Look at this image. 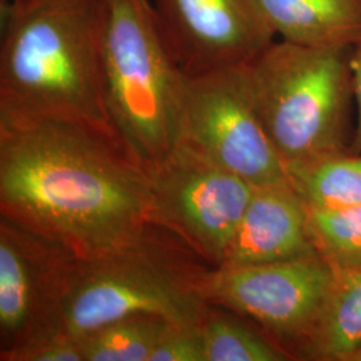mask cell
I'll list each match as a JSON object with an SVG mask.
<instances>
[{
    "label": "cell",
    "mask_w": 361,
    "mask_h": 361,
    "mask_svg": "<svg viewBox=\"0 0 361 361\" xmlns=\"http://www.w3.org/2000/svg\"><path fill=\"white\" fill-rule=\"evenodd\" d=\"M149 207L147 171L114 131L0 119V216L91 258L142 232Z\"/></svg>",
    "instance_id": "6da1fadb"
},
{
    "label": "cell",
    "mask_w": 361,
    "mask_h": 361,
    "mask_svg": "<svg viewBox=\"0 0 361 361\" xmlns=\"http://www.w3.org/2000/svg\"><path fill=\"white\" fill-rule=\"evenodd\" d=\"M0 119L114 131L101 63V0H18L3 8Z\"/></svg>",
    "instance_id": "7a4b0ae2"
},
{
    "label": "cell",
    "mask_w": 361,
    "mask_h": 361,
    "mask_svg": "<svg viewBox=\"0 0 361 361\" xmlns=\"http://www.w3.org/2000/svg\"><path fill=\"white\" fill-rule=\"evenodd\" d=\"M101 63L110 122L149 170L180 142L188 80L152 0H101Z\"/></svg>",
    "instance_id": "3957f363"
},
{
    "label": "cell",
    "mask_w": 361,
    "mask_h": 361,
    "mask_svg": "<svg viewBox=\"0 0 361 361\" xmlns=\"http://www.w3.org/2000/svg\"><path fill=\"white\" fill-rule=\"evenodd\" d=\"M210 269L180 238L147 224L128 243L80 259L62 331L82 338L131 314L202 324L210 308L204 295Z\"/></svg>",
    "instance_id": "277c9868"
},
{
    "label": "cell",
    "mask_w": 361,
    "mask_h": 361,
    "mask_svg": "<svg viewBox=\"0 0 361 361\" xmlns=\"http://www.w3.org/2000/svg\"><path fill=\"white\" fill-rule=\"evenodd\" d=\"M352 51L281 39L247 63L258 114L285 166L352 150Z\"/></svg>",
    "instance_id": "5b68a950"
},
{
    "label": "cell",
    "mask_w": 361,
    "mask_h": 361,
    "mask_svg": "<svg viewBox=\"0 0 361 361\" xmlns=\"http://www.w3.org/2000/svg\"><path fill=\"white\" fill-rule=\"evenodd\" d=\"M146 171L147 222L180 238L209 267L219 268L253 186L185 142Z\"/></svg>",
    "instance_id": "8992f818"
},
{
    "label": "cell",
    "mask_w": 361,
    "mask_h": 361,
    "mask_svg": "<svg viewBox=\"0 0 361 361\" xmlns=\"http://www.w3.org/2000/svg\"><path fill=\"white\" fill-rule=\"evenodd\" d=\"M180 142L252 186L288 180L258 114L247 65L188 77Z\"/></svg>",
    "instance_id": "52a82bcc"
},
{
    "label": "cell",
    "mask_w": 361,
    "mask_h": 361,
    "mask_svg": "<svg viewBox=\"0 0 361 361\" xmlns=\"http://www.w3.org/2000/svg\"><path fill=\"white\" fill-rule=\"evenodd\" d=\"M82 258L0 216V359L62 331Z\"/></svg>",
    "instance_id": "ba28073f"
},
{
    "label": "cell",
    "mask_w": 361,
    "mask_h": 361,
    "mask_svg": "<svg viewBox=\"0 0 361 361\" xmlns=\"http://www.w3.org/2000/svg\"><path fill=\"white\" fill-rule=\"evenodd\" d=\"M335 271L310 257L246 267H219L207 273L204 295L255 323L293 357L320 313Z\"/></svg>",
    "instance_id": "9c48e42d"
},
{
    "label": "cell",
    "mask_w": 361,
    "mask_h": 361,
    "mask_svg": "<svg viewBox=\"0 0 361 361\" xmlns=\"http://www.w3.org/2000/svg\"><path fill=\"white\" fill-rule=\"evenodd\" d=\"M188 77L250 63L276 34L257 0H152Z\"/></svg>",
    "instance_id": "30bf717a"
},
{
    "label": "cell",
    "mask_w": 361,
    "mask_h": 361,
    "mask_svg": "<svg viewBox=\"0 0 361 361\" xmlns=\"http://www.w3.org/2000/svg\"><path fill=\"white\" fill-rule=\"evenodd\" d=\"M307 207L288 180L253 186L245 213L221 267H246L317 257Z\"/></svg>",
    "instance_id": "8fae6325"
},
{
    "label": "cell",
    "mask_w": 361,
    "mask_h": 361,
    "mask_svg": "<svg viewBox=\"0 0 361 361\" xmlns=\"http://www.w3.org/2000/svg\"><path fill=\"white\" fill-rule=\"evenodd\" d=\"M276 37L308 47L355 46L361 0H257Z\"/></svg>",
    "instance_id": "7c38bea8"
},
{
    "label": "cell",
    "mask_w": 361,
    "mask_h": 361,
    "mask_svg": "<svg viewBox=\"0 0 361 361\" xmlns=\"http://www.w3.org/2000/svg\"><path fill=\"white\" fill-rule=\"evenodd\" d=\"M361 348V269L335 271L310 335L296 359L352 361Z\"/></svg>",
    "instance_id": "4fadbf2b"
},
{
    "label": "cell",
    "mask_w": 361,
    "mask_h": 361,
    "mask_svg": "<svg viewBox=\"0 0 361 361\" xmlns=\"http://www.w3.org/2000/svg\"><path fill=\"white\" fill-rule=\"evenodd\" d=\"M286 178L307 209L361 205V153L320 155L285 166Z\"/></svg>",
    "instance_id": "5bb4252c"
},
{
    "label": "cell",
    "mask_w": 361,
    "mask_h": 361,
    "mask_svg": "<svg viewBox=\"0 0 361 361\" xmlns=\"http://www.w3.org/2000/svg\"><path fill=\"white\" fill-rule=\"evenodd\" d=\"M221 307L210 305L201 324L207 361H289L293 355L259 328Z\"/></svg>",
    "instance_id": "9a60e30c"
},
{
    "label": "cell",
    "mask_w": 361,
    "mask_h": 361,
    "mask_svg": "<svg viewBox=\"0 0 361 361\" xmlns=\"http://www.w3.org/2000/svg\"><path fill=\"white\" fill-rule=\"evenodd\" d=\"M168 320L154 314H131L82 337L85 361H149Z\"/></svg>",
    "instance_id": "2e32d148"
},
{
    "label": "cell",
    "mask_w": 361,
    "mask_h": 361,
    "mask_svg": "<svg viewBox=\"0 0 361 361\" xmlns=\"http://www.w3.org/2000/svg\"><path fill=\"white\" fill-rule=\"evenodd\" d=\"M307 221L319 257L334 271L361 269V205L337 210L307 209Z\"/></svg>",
    "instance_id": "e0dca14e"
},
{
    "label": "cell",
    "mask_w": 361,
    "mask_h": 361,
    "mask_svg": "<svg viewBox=\"0 0 361 361\" xmlns=\"http://www.w3.org/2000/svg\"><path fill=\"white\" fill-rule=\"evenodd\" d=\"M149 361H207L201 324H169Z\"/></svg>",
    "instance_id": "ac0fdd59"
},
{
    "label": "cell",
    "mask_w": 361,
    "mask_h": 361,
    "mask_svg": "<svg viewBox=\"0 0 361 361\" xmlns=\"http://www.w3.org/2000/svg\"><path fill=\"white\" fill-rule=\"evenodd\" d=\"M0 360L85 361V349L82 338L58 332L15 349Z\"/></svg>",
    "instance_id": "d6986e66"
},
{
    "label": "cell",
    "mask_w": 361,
    "mask_h": 361,
    "mask_svg": "<svg viewBox=\"0 0 361 361\" xmlns=\"http://www.w3.org/2000/svg\"><path fill=\"white\" fill-rule=\"evenodd\" d=\"M352 74L356 104V126L352 141V152L361 153V38L353 46L352 51Z\"/></svg>",
    "instance_id": "ffe728a7"
},
{
    "label": "cell",
    "mask_w": 361,
    "mask_h": 361,
    "mask_svg": "<svg viewBox=\"0 0 361 361\" xmlns=\"http://www.w3.org/2000/svg\"><path fill=\"white\" fill-rule=\"evenodd\" d=\"M15 1H18V0H0V4H1V10L3 8H6L7 6H10V4H13Z\"/></svg>",
    "instance_id": "44dd1931"
},
{
    "label": "cell",
    "mask_w": 361,
    "mask_h": 361,
    "mask_svg": "<svg viewBox=\"0 0 361 361\" xmlns=\"http://www.w3.org/2000/svg\"><path fill=\"white\" fill-rule=\"evenodd\" d=\"M352 361H361V348L357 350V353L353 356Z\"/></svg>",
    "instance_id": "7402d4cb"
}]
</instances>
